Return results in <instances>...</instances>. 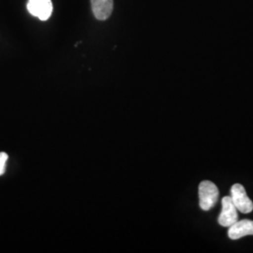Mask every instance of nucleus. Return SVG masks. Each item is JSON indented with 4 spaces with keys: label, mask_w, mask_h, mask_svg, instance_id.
Returning <instances> with one entry per match:
<instances>
[{
    "label": "nucleus",
    "mask_w": 253,
    "mask_h": 253,
    "mask_svg": "<svg viewBox=\"0 0 253 253\" xmlns=\"http://www.w3.org/2000/svg\"><path fill=\"white\" fill-rule=\"evenodd\" d=\"M218 189L211 181L205 180L199 185L200 208L204 211H208L217 204L218 199Z\"/></svg>",
    "instance_id": "nucleus-1"
},
{
    "label": "nucleus",
    "mask_w": 253,
    "mask_h": 253,
    "mask_svg": "<svg viewBox=\"0 0 253 253\" xmlns=\"http://www.w3.org/2000/svg\"><path fill=\"white\" fill-rule=\"evenodd\" d=\"M231 198L238 211L249 214L253 210V203L249 198L244 187L241 184H235L231 188Z\"/></svg>",
    "instance_id": "nucleus-2"
},
{
    "label": "nucleus",
    "mask_w": 253,
    "mask_h": 253,
    "mask_svg": "<svg viewBox=\"0 0 253 253\" xmlns=\"http://www.w3.org/2000/svg\"><path fill=\"white\" fill-rule=\"evenodd\" d=\"M222 210L218 217V223L222 227H230L238 221V210L235 208L231 196H225L221 200Z\"/></svg>",
    "instance_id": "nucleus-3"
},
{
    "label": "nucleus",
    "mask_w": 253,
    "mask_h": 253,
    "mask_svg": "<svg viewBox=\"0 0 253 253\" xmlns=\"http://www.w3.org/2000/svg\"><path fill=\"white\" fill-rule=\"evenodd\" d=\"M27 8L31 15L47 21L53 12V3L52 0H28Z\"/></svg>",
    "instance_id": "nucleus-4"
},
{
    "label": "nucleus",
    "mask_w": 253,
    "mask_h": 253,
    "mask_svg": "<svg viewBox=\"0 0 253 253\" xmlns=\"http://www.w3.org/2000/svg\"><path fill=\"white\" fill-rule=\"evenodd\" d=\"M247 235H253V220H238L235 224L229 227L228 236L233 240L242 238Z\"/></svg>",
    "instance_id": "nucleus-5"
},
{
    "label": "nucleus",
    "mask_w": 253,
    "mask_h": 253,
    "mask_svg": "<svg viewBox=\"0 0 253 253\" xmlns=\"http://www.w3.org/2000/svg\"><path fill=\"white\" fill-rule=\"evenodd\" d=\"M91 7L94 16L104 21L111 16L114 9V0H91Z\"/></svg>",
    "instance_id": "nucleus-6"
},
{
    "label": "nucleus",
    "mask_w": 253,
    "mask_h": 253,
    "mask_svg": "<svg viewBox=\"0 0 253 253\" xmlns=\"http://www.w3.org/2000/svg\"><path fill=\"white\" fill-rule=\"evenodd\" d=\"M6 163H7V162H5V161H3L2 159H0V175H2V174L5 172V170H6Z\"/></svg>",
    "instance_id": "nucleus-7"
},
{
    "label": "nucleus",
    "mask_w": 253,
    "mask_h": 253,
    "mask_svg": "<svg viewBox=\"0 0 253 253\" xmlns=\"http://www.w3.org/2000/svg\"><path fill=\"white\" fill-rule=\"evenodd\" d=\"M8 158H9L8 155L5 153V152H1V153H0V159H2L3 161L7 162V161H8Z\"/></svg>",
    "instance_id": "nucleus-8"
}]
</instances>
